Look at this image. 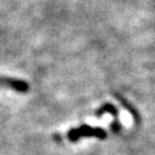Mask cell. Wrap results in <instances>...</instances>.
I'll list each match as a JSON object with an SVG mask.
<instances>
[{
    "label": "cell",
    "mask_w": 155,
    "mask_h": 155,
    "mask_svg": "<svg viewBox=\"0 0 155 155\" xmlns=\"http://www.w3.org/2000/svg\"><path fill=\"white\" fill-rule=\"evenodd\" d=\"M0 83L7 84L14 90H16L18 92H25L28 91L29 85L20 79H14V78H7V77H0Z\"/></svg>",
    "instance_id": "obj_2"
},
{
    "label": "cell",
    "mask_w": 155,
    "mask_h": 155,
    "mask_svg": "<svg viewBox=\"0 0 155 155\" xmlns=\"http://www.w3.org/2000/svg\"><path fill=\"white\" fill-rule=\"evenodd\" d=\"M121 120H122L123 124H125L127 127H130L131 125V122H132V118L130 116V114H127V111H123L122 115H121Z\"/></svg>",
    "instance_id": "obj_3"
},
{
    "label": "cell",
    "mask_w": 155,
    "mask_h": 155,
    "mask_svg": "<svg viewBox=\"0 0 155 155\" xmlns=\"http://www.w3.org/2000/svg\"><path fill=\"white\" fill-rule=\"evenodd\" d=\"M81 136H98L100 138L101 137L104 138L106 134L100 129H92V127H81L79 129L71 130L69 132V138L71 139V140H76Z\"/></svg>",
    "instance_id": "obj_1"
}]
</instances>
